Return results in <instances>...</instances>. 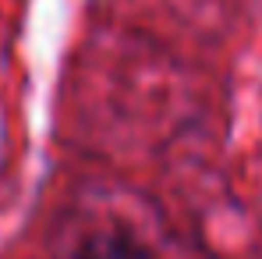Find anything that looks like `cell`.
Listing matches in <instances>:
<instances>
[{
    "label": "cell",
    "mask_w": 262,
    "mask_h": 259,
    "mask_svg": "<svg viewBox=\"0 0 262 259\" xmlns=\"http://www.w3.org/2000/svg\"><path fill=\"white\" fill-rule=\"evenodd\" d=\"M75 259H156V252L128 227H103L78 245Z\"/></svg>",
    "instance_id": "1"
}]
</instances>
